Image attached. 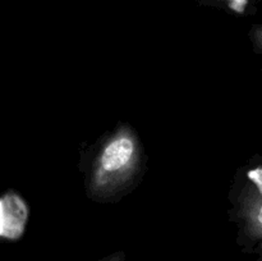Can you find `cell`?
I'll return each mask as SVG.
<instances>
[{
    "label": "cell",
    "mask_w": 262,
    "mask_h": 261,
    "mask_svg": "<svg viewBox=\"0 0 262 261\" xmlns=\"http://www.w3.org/2000/svg\"><path fill=\"white\" fill-rule=\"evenodd\" d=\"M225 2H228V4H229V7L232 8V9L238 10V12H242L250 0H225Z\"/></svg>",
    "instance_id": "4"
},
{
    "label": "cell",
    "mask_w": 262,
    "mask_h": 261,
    "mask_svg": "<svg viewBox=\"0 0 262 261\" xmlns=\"http://www.w3.org/2000/svg\"><path fill=\"white\" fill-rule=\"evenodd\" d=\"M258 222H260V224H262V206L260 207V211H258Z\"/></svg>",
    "instance_id": "6"
},
{
    "label": "cell",
    "mask_w": 262,
    "mask_h": 261,
    "mask_svg": "<svg viewBox=\"0 0 262 261\" xmlns=\"http://www.w3.org/2000/svg\"><path fill=\"white\" fill-rule=\"evenodd\" d=\"M28 217V209L25 201L17 194L10 193L0 199V235L2 237H20Z\"/></svg>",
    "instance_id": "1"
},
{
    "label": "cell",
    "mask_w": 262,
    "mask_h": 261,
    "mask_svg": "<svg viewBox=\"0 0 262 261\" xmlns=\"http://www.w3.org/2000/svg\"><path fill=\"white\" fill-rule=\"evenodd\" d=\"M248 177H250L251 181L257 186L258 191H260L262 194V168L253 169V170L248 171Z\"/></svg>",
    "instance_id": "3"
},
{
    "label": "cell",
    "mask_w": 262,
    "mask_h": 261,
    "mask_svg": "<svg viewBox=\"0 0 262 261\" xmlns=\"http://www.w3.org/2000/svg\"><path fill=\"white\" fill-rule=\"evenodd\" d=\"M101 261H123V256L120 255V253H117V255H113L110 256V257L104 258V260Z\"/></svg>",
    "instance_id": "5"
},
{
    "label": "cell",
    "mask_w": 262,
    "mask_h": 261,
    "mask_svg": "<svg viewBox=\"0 0 262 261\" xmlns=\"http://www.w3.org/2000/svg\"><path fill=\"white\" fill-rule=\"evenodd\" d=\"M135 153V145L133 141L128 137H118L107 143L106 147L102 151L101 168L105 171H115L124 168L129 164Z\"/></svg>",
    "instance_id": "2"
}]
</instances>
